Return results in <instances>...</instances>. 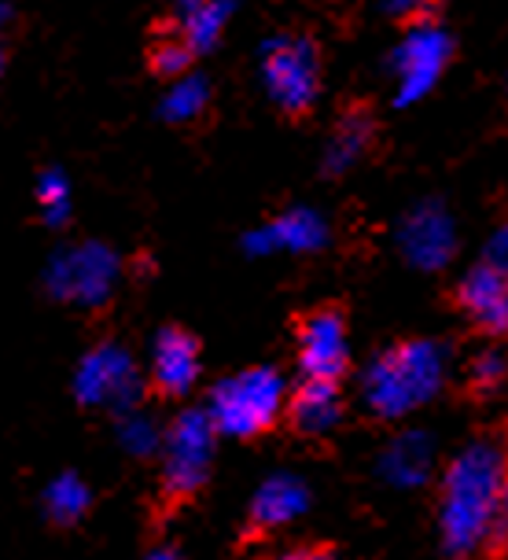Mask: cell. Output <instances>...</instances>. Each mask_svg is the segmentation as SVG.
I'll return each mask as SVG.
<instances>
[{
	"label": "cell",
	"instance_id": "cell-1",
	"mask_svg": "<svg viewBox=\"0 0 508 560\" xmlns=\"http://www.w3.org/2000/svg\"><path fill=\"white\" fill-rule=\"evenodd\" d=\"M508 479V454L494 439L468 443L446 465L438 487V535L450 560H468L486 546L494 509Z\"/></svg>",
	"mask_w": 508,
	"mask_h": 560
},
{
	"label": "cell",
	"instance_id": "cell-2",
	"mask_svg": "<svg viewBox=\"0 0 508 560\" xmlns=\"http://www.w3.org/2000/svg\"><path fill=\"white\" fill-rule=\"evenodd\" d=\"M446 380V350L435 339H398L368 362L362 387L373 417L398 420L427 406Z\"/></svg>",
	"mask_w": 508,
	"mask_h": 560
},
{
	"label": "cell",
	"instance_id": "cell-3",
	"mask_svg": "<svg viewBox=\"0 0 508 560\" xmlns=\"http://www.w3.org/2000/svg\"><path fill=\"white\" fill-rule=\"evenodd\" d=\"M214 439L217 432L211 417H206V409H185L181 417H174V424L166 432L163 479H158L155 509H152V520L158 527L203 494L214 465Z\"/></svg>",
	"mask_w": 508,
	"mask_h": 560
},
{
	"label": "cell",
	"instance_id": "cell-4",
	"mask_svg": "<svg viewBox=\"0 0 508 560\" xmlns=\"http://www.w3.org/2000/svg\"><path fill=\"white\" fill-rule=\"evenodd\" d=\"M284 398L287 384L273 365H251L244 373L222 380L211 392V417L217 435H233V439H262L265 432H273L284 417Z\"/></svg>",
	"mask_w": 508,
	"mask_h": 560
},
{
	"label": "cell",
	"instance_id": "cell-5",
	"mask_svg": "<svg viewBox=\"0 0 508 560\" xmlns=\"http://www.w3.org/2000/svg\"><path fill=\"white\" fill-rule=\"evenodd\" d=\"M262 82L284 118H310L321 100V45L306 34L273 37L262 52Z\"/></svg>",
	"mask_w": 508,
	"mask_h": 560
},
{
	"label": "cell",
	"instance_id": "cell-6",
	"mask_svg": "<svg viewBox=\"0 0 508 560\" xmlns=\"http://www.w3.org/2000/svg\"><path fill=\"white\" fill-rule=\"evenodd\" d=\"M295 350L303 380L317 384H343L351 373V317L339 303H317L303 314H295Z\"/></svg>",
	"mask_w": 508,
	"mask_h": 560
},
{
	"label": "cell",
	"instance_id": "cell-7",
	"mask_svg": "<svg viewBox=\"0 0 508 560\" xmlns=\"http://www.w3.org/2000/svg\"><path fill=\"white\" fill-rule=\"evenodd\" d=\"M398 247L421 273H438L457 255V225L442 199H421L398 222Z\"/></svg>",
	"mask_w": 508,
	"mask_h": 560
},
{
	"label": "cell",
	"instance_id": "cell-8",
	"mask_svg": "<svg viewBox=\"0 0 508 560\" xmlns=\"http://www.w3.org/2000/svg\"><path fill=\"white\" fill-rule=\"evenodd\" d=\"M310 505V487L303 483L292 472H276L269 476L258 494L247 505V516L240 524V535H236V549H251L258 542H269V535L284 532L295 516L306 513Z\"/></svg>",
	"mask_w": 508,
	"mask_h": 560
},
{
	"label": "cell",
	"instance_id": "cell-9",
	"mask_svg": "<svg viewBox=\"0 0 508 560\" xmlns=\"http://www.w3.org/2000/svg\"><path fill=\"white\" fill-rule=\"evenodd\" d=\"M450 56H453V37L438 26V19L405 26V42L394 52V70L402 78V96L413 100L424 89H432L438 82V74L446 70V63H450Z\"/></svg>",
	"mask_w": 508,
	"mask_h": 560
},
{
	"label": "cell",
	"instance_id": "cell-10",
	"mask_svg": "<svg viewBox=\"0 0 508 560\" xmlns=\"http://www.w3.org/2000/svg\"><path fill=\"white\" fill-rule=\"evenodd\" d=\"M453 306L461 310L483 336H491V339L508 336V277L501 269L486 266L483 258L457 280Z\"/></svg>",
	"mask_w": 508,
	"mask_h": 560
},
{
	"label": "cell",
	"instance_id": "cell-11",
	"mask_svg": "<svg viewBox=\"0 0 508 560\" xmlns=\"http://www.w3.org/2000/svg\"><path fill=\"white\" fill-rule=\"evenodd\" d=\"M203 365V343L181 325H166L152 350V392L158 398H181L192 392Z\"/></svg>",
	"mask_w": 508,
	"mask_h": 560
},
{
	"label": "cell",
	"instance_id": "cell-12",
	"mask_svg": "<svg viewBox=\"0 0 508 560\" xmlns=\"http://www.w3.org/2000/svg\"><path fill=\"white\" fill-rule=\"evenodd\" d=\"M376 137H380V115L368 100H351V104L339 112L332 140L324 148V174H346L362 159L373 152Z\"/></svg>",
	"mask_w": 508,
	"mask_h": 560
},
{
	"label": "cell",
	"instance_id": "cell-13",
	"mask_svg": "<svg viewBox=\"0 0 508 560\" xmlns=\"http://www.w3.org/2000/svg\"><path fill=\"white\" fill-rule=\"evenodd\" d=\"M343 417V384H317V380H303L295 392L284 398L281 424L292 435H324L332 432Z\"/></svg>",
	"mask_w": 508,
	"mask_h": 560
},
{
	"label": "cell",
	"instance_id": "cell-14",
	"mask_svg": "<svg viewBox=\"0 0 508 560\" xmlns=\"http://www.w3.org/2000/svg\"><path fill=\"white\" fill-rule=\"evenodd\" d=\"M432 457H435L432 435L427 432H402L391 446H387L380 468L391 483L410 487V483H421V479L432 472Z\"/></svg>",
	"mask_w": 508,
	"mask_h": 560
},
{
	"label": "cell",
	"instance_id": "cell-15",
	"mask_svg": "<svg viewBox=\"0 0 508 560\" xmlns=\"http://www.w3.org/2000/svg\"><path fill=\"white\" fill-rule=\"evenodd\" d=\"M228 12H233L228 4H188L185 15L177 19V34H181L188 48L199 56V52H206V48H214Z\"/></svg>",
	"mask_w": 508,
	"mask_h": 560
},
{
	"label": "cell",
	"instance_id": "cell-16",
	"mask_svg": "<svg viewBox=\"0 0 508 560\" xmlns=\"http://www.w3.org/2000/svg\"><path fill=\"white\" fill-rule=\"evenodd\" d=\"M144 59H147V70H152L155 78H181V74H188V67L196 63V52L188 48V42L181 34H158L147 42V52H144Z\"/></svg>",
	"mask_w": 508,
	"mask_h": 560
},
{
	"label": "cell",
	"instance_id": "cell-17",
	"mask_svg": "<svg viewBox=\"0 0 508 560\" xmlns=\"http://www.w3.org/2000/svg\"><path fill=\"white\" fill-rule=\"evenodd\" d=\"M88 509V490L78 483L74 476L59 479V483L48 490V513H52L56 524H74Z\"/></svg>",
	"mask_w": 508,
	"mask_h": 560
},
{
	"label": "cell",
	"instance_id": "cell-18",
	"mask_svg": "<svg viewBox=\"0 0 508 560\" xmlns=\"http://www.w3.org/2000/svg\"><path fill=\"white\" fill-rule=\"evenodd\" d=\"M508 376V358L501 350H483L480 358H472V392L491 395L505 384Z\"/></svg>",
	"mask_w": 508,
	"mask_h": 560
},
{
	"label": "cell",
	"instance_id": "cell-19",
	"mask_svg": "<svg viewBox=\"0 0 508 560\" xmlns=\"http://www.w3.org/2000/svg\"><path fill=\"white\" fill-rule=\"evenodd\" d=\"M206 104V82H199V78H192V82H185V89H177L174 100L166 104V115L169 118H192L199 107Z\"/></svg>",
	"mask_w": 508,
	"mask_h": 560
},
{
	"label": "cell",
	"instance_id": "cell-20",
	"mask_svg": "<svg viewBox=\"0 0 508 560\" xmlns=\"http://www.w3.org/2000/svg\"><path fill=\"white\" fill-rule=\"evenodd\" d=\"M486 549H491L494 560H501L508 553V479H505V490H501V502H497V509H494L491 535H486Z\"/></svg>",
	"mask_w": 508,
	"mask_h": 560
},
{
	"label": "cell",
	"instance_id": "cell-21",
	"mask_svg": "<svg viewBox=\"0 0 508 560\" xmlns=\"http://www.w3.org/2000/svg\"><path fill=\"white\" fill-rule=\"evenodd\" d=\"M483 262H486V266H494V269H501V273L508 277V222H501V225L494 229L491 247H486Z\"/></svg>",
	"mask_w": 508,
	"mask_h": 560
},
{
	"label": "cell",
	"instance_id": "cell-22",
	"mask_svg": "<svg viewBox=\"0 0 508 560\" xmlns=\"http://www.w3.org/2000/svg\"><path fill=\"white\" fill-rule=\"evenodd\" d=\"M295 560H339V553L328 542H310V546H298Z\"/></svg>",
	"mask_w": 508,
	"mask_h": 560
},
{
	"label": "cell",
	"instance_id": "cell-23",
	"mask_svg": "<svg viewBox=\"0 0 508 560\" xmlns=\"http://www.w3.org/2000/svg\"><path fill=\"white\" fill-rule=\"evenodd\" d=\"M147 560H185L181 553H177V549H169V546H163V549H155V553L152 557H147Z\"/></svg>",
	"mask_w": 508,
	"mask_h": 560
},
{
	"label": "cell",
	"instance_id": "cell-24",
	"mask_svg": "<svg viewBox=\"0 0 508 560\" xmlns=\"http://www.w3.org/2000/svg\"><path fill=\"white\" fill-rule=\"evenodd\" d=\"M298 553V546L295 549H284V553H269V557H258V560H295Z\"/></svg>",
	"mask_w": 508,
	"mask_h": 560
}]
</instances>
